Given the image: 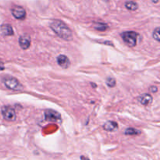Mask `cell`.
Masks as SVG:
<instances>
[{
	"mask_svg": "<svg viewBox=\"0 0 160 160\" xmlns=\"http://www.w3.org/2000/svg\"><path fill=\"white\" fill-rule=\"evenodd\" d=\"M50 28L60 38L66 41L73 40V33L64 22L54 20L50 23Z\"/></svg>",
	"mask_w": 160,
	"mask_h": 160,
	"instance_id": "cell-1",
	"label": "cell"
},
{
	"mask_svg": "<svg viewBox=\"0 0 160 160\" xmlns=\"http://www.w3.org/2000/svg\"><path fill=\"white\" fill-rule=\"evenodd\" d=\"M138 37V34L134 31H125L121 34V38L123 42L130 47L136 46Z\"/></svg>",
	"mask_w": 160,
	"mask_h": 160,
	"instance_id": "cell-2",
	"label": "cell"
},
{
	"mask_svg": "<svg viewBox=\"0 0 160 160\" xmlns=\"http://www.w3.org/2000/svg\"><path fill=\"white\" fill-rule=\"evenodd\" d=\"M3 84H5L8 89L12 91H20L23 89V85L20 84V81L15 78L8 77L3 79Z\"/></svg>",
	"mask_w": 160,
	"mask_h": 160,
	"instance_id": "cell-3",
	"label": "cell"
},
{
	"mask_svg": "<svg viewBox=\"0 0 160 160\" xmlns=\"http://www.w3.org/2000/svg\"><path fill=\"white\" fill-rule=\"evenodd\" d=\"M2 115L5 120L8 121H15L17 118L16 112L12 107L9 106H4L2 108Z\"/></svg>",
	"mask_w": 160,
	"mask_h": 160,
	"instance_id": "cell-4",
	"label": "cell"
},
{
	"mask_svg": "<svg viewBox=\"0 0 160 160\" xmlns=\"http://www.w3.org/2000/svg\"><path fill=\"white\" fill-rule=\"evenodd\" d=\"M45 118L48 121L60 122L61 115L53 109H48L45 111Z\"/></svg>",
	"mask_w": 160,
	"mask_h": 160,
	"instance_id": "cell-5",
	"label": "cell"
},
{
	"mask_svg": "<svg viewBox=\"0 0 160 160\" xmlns=\"http://www.w3.org/2000/svg\"><path fill=\"white\" fill-rule=\"evenodd\" d=\"M12 15L17 20H23L26 17V10L24 8L20 6H16L11 9Z\"/></svg>",
	"mask_w": 160,
	"mask_h": 160,
	"instance_id": "cell-6",
	"label": "cell"
},
{
	"mask_svg": "<svg viewBox=\"0 0 160 160\" xmlns=\"http://www.w3.org/2000/svg\"><path fill=\"white\" fill-rule=\"evenodd\" d=\"M31 37L28 35H21L19 38V45L23 50H27L31 46Z\"/></svg>",
	"mask_w": 160,
	"mask_h": 160,
	"instance_id": "cell-7",
	"label": "cell"
},
{
	"mask_svg": "<svg viewBox=\"0 0 160 160\" xmlns=\"http://www.w3.org/2000/svg\"><path fill=\"white\" fill-rule=\"evenodd\" d=\"M57 62L59 66H60L63 69L68 68L70 64L68 57L66 56L65 55H59L57 57Z\"/></svg>",
	"mask_w": 160,
	"mask_h": 160,
	"instance_id": "cell-8",
	"label": "cell"
},
{
	"mask_svg": "<svg viewBox=\"0 0 160 160\" xmlns=\"http://www.w3.org/2000/svg\"><path fill=\"white\" fill-rule=\"evenodd\" d=\"M152 97L149 94H144L141 96L138 97V102L143 106H149L152 102Z\"/></svg>",
	"mask_w": 160,
	"mask_h": 160,
	"instance_id": "cell-9",
	"label": "cell"
},
{
	"mask_svg": "<svg viewBox=\"0 0 160 160\" xmlns=\"http://www.w3.org/2000/svg\"><path fill=\"white\" fill-rule=\"evenodd\" d=\"M0 31H1L2 34L4 36H11L13 34V30H12V26L8 23L2 25L0 28Z\"/></svg>",
	"mask_w": 160,
	"mask_h": 160,
	"instance_id": "cell-10",
	"label": "cell"
},
{
	"mask_svg": "<svg viewBox=\"0 0 160 160\" xmlns=\"http://www.w3.org/2000/svg\"><path fill=\"white\" fill-rule=\"evenodd\" d=\"M118 128V124L117 122L114 121H108L103 126V129L106 131H115Z\"/></svg>",
	"mask_w": 160,
	"mask_h": 160,
	"instance_id": "cell-11",
	"label": "cell"
},
{
	"mask_svg": "<svg viewBox=\"0 0 160 160\" xmlns=\"http://www.w3.org/2000/svg\"><path fill=\"white\" fill-rule=\"evenodd\" d=\"M125 7L131 11H135L138 9V5L133 1H128L125 3Z\"/></svg>",
	"mask_w": 160,
	"mask_h": 160,
	"instance_id": "cell-12",
	"label": "cell"
},
{
	"mask_svg": "<svg viewBox=\"0 0 160 160\" xmlns=\"http://www.w3.org/2000/svg\"><path fill=\"white\" fill-rule=\"evenodd\" d=\"M139 134H141V131L134 128H128L125 131V134L127 135H137Z\"/></svg>",
	"mask_w": 160,
	"mask_h": 160,
	"instance_id": "cell-13",
	"label": "cell"
},
{
	"mask_svg": "<svg viewBox=\"0 0 160 160\" xmlns=\"http://www.w3.org/2000/svg\"><path fill=\"white\" fill-rule=\"evenodd\" d=\"M95 28L99 31H105L108 28V25L104 23H97L95 25Z\"/></svg>",
	"mask_w": 160,
	"mask_h": 160,
	"instance_id": "cell-14",
	"label": "cell"
},
{
	"mask_svg": "<svg viewBox=\"0 0 160 160\" xmlns=\"http://www.w3.org/2000/svg\"><path fill=\"white\" fill-rule=\"evenodd\" d=\"M106 84H107V85L109 86V88H114L116 86L117 82H116V80L114 79V78H108L107 79H106Z\"/></svg>",
	"mask_w": 160,
	"mask_h": 160,
	"instance_id": "cell-15",
	"label": "cell"
},
{
	"mask_svg": "<svg viewBox=\"0 0 160 160\" xmlns=\"http://www.w3.org/2000/svg\"><path fill=\"white\" fill-rule=\"evenodd\" d=\"M152 37L155 40H156L157 42H159L160 41V36H159V28H156V29L154 30L152 33Z\"/></svg>",
	"mask_w": 160,
	"mask_h": 160,
	"instance_id": "cell-16",
	"label": "cell"
},
{
	"mask_svg": "<svg viewBox=\"0 0 160 160\" xmlns=\"http://www.w3.org/2000/svg\"><path fill=\"white\" fill-rule=\"evenodd\" d=\"M151 91L153 92V93H156V92H157L158 91V88L156 87V86H152V87L151 88Z\"/></svg>",
	"mask_w": 160,
	"mask_h": 160,
	"instance_id": "cell-17",
	"label": "cell"
},
{
	"mask_svg": "<svg viewBox=\"0 0 160 160\" xmlns=\"http://www.w3.org/2000/svg\"><path fill=\"white\" fill-rule=\"evenodd\" d=\"M5 69V67L4 65L2 64V62H0V70H3Z\"/></svg>",
	"mask_w": 160,
	"mask_h": 160,
	"instance_id": "cell-18",
	"label": "cell"
},
{
	"mask_svg": "<svg viewBox=\"0 0 160 160\" xmlns=\"http://www.w3.org/2000/svg\"><path fill=\"white\" fill-rule=\"evenodd\" d=\"M81 160H90V159H88V158L85 157V156H81Z\"/></svg>",
	"mask_w": 160,
	"mask_h": 160,
	"instance_id": "cell-19",
	"label": "cell"
},
{
	"mask_svg": "<svg viewBox=\"0 0 160 160\" xmlns=\"http://www.w3.org/2000/svg\"><path fill=\"white\" fill-rule=\"evenodd\" d=\"M152 2L154 3H157L158 2H159V0H152Z\"/></svg>",
	"mask_w": 160,
	"mask_h": 160,
	"instance_id": "cell-20",
	"label": "cell"
}]
</instances>
